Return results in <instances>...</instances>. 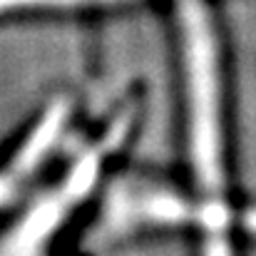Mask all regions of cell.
<instances>
[{"mask_svg": "<svg viewBox=\"0 0 256 256\" xmlns=\"http://www.w3.org/2000/svg\"><path fill=\"white\" fill-rule=\"evenodd\" d=\"M72 202L58 189L38 199L10 229V234L0 244V256H38L45 242L58 232L62 219L68 216Z\"/></svg>", "mask_w": 256, "mask_h": 256, "instance_id": "1", "label": "cell"}, {"mask_svg": "<svg viewBox=\"0 0 256 256\" xmlns=\"http://www.w3.org/2000/svg\"><path fill=\"white\" fill-rule=\"evenodd\" d=\"M68 114H70V107H68L65 100H55V102H50L45 107V112L35 120L30 132L22 137V142L18 144V150L10 157L8 172L15 179H20L25 184L28 176H32L42 167V162L55 150V144H58V140H60V134L65 130Z\"/></svg>", "mask_w": 256, "mask_h": 256, "instance_id": "2", "label": "cell"}, {"mask_svg": "<svg viewBox=\"0 0 256 256\" xmlns=\"http://www.w3.org/2000/svg\"><path fill=\"white\" fill-rule=\"evenodd\" d=\"M100 2H117V0H0V18L8 12H22V10L78 8V5H100Z\"/></svg>", "mask_w": 256, "mask_h": 256, "instance_id": "3", "label": "cell"}, {"mask_svg": "<svg viewBox=\"0 0 256 256\" xmlns=\"http://www.w3.org/2000/svg\"><path fill=\"white\" fill-rule=\"evenodd\" d=\"M20 189H22V182L15 179L10 172H0V212L8 209L18 196H20Z\"/></svg>", "mask_w": 256, "mask_h": 256, "instance_id": "4", "label": "cell"}, {"mask_svg": "<svg viewBox=\"0 0 256 256\" xmlns=\"http://www.w3.org/2000/svg\"><path fill=\"white\" fill-rule=\"evenodd\" d=\"M246 226H249V229H254V232H256V209H254V212H249V214H246Z\"/></svg>", "mask_w": 256, "mask_h": 256, "instance_id": "5", "label": "cell"}]
</instances>
